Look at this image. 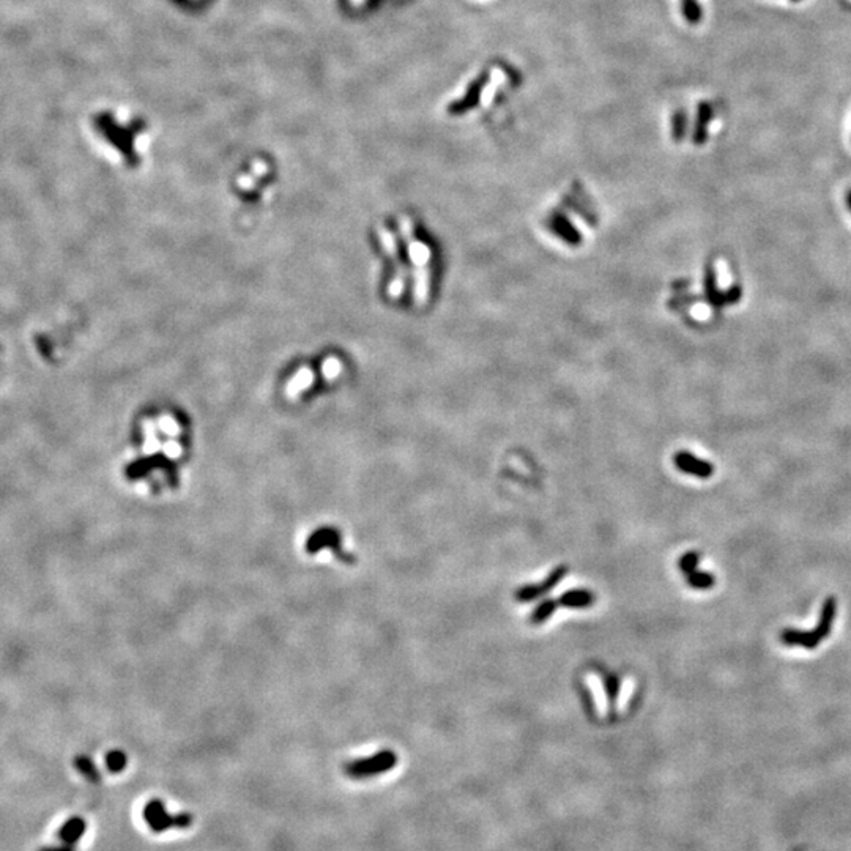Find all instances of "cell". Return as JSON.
<instances>
[{"instance_id":"1","label":"cell","mask_w":851,"mask_h":851,"mask_svg":"<svg viewBox=\"0 0 851 851\" xmlns=\"http://www.w3.org/2000/svg\"><path fill=\"white\" fill-rule=\"evenodd\" d=\"M142 817H144L145 823L149 825L150 829L156 832V834H161V832L168 829H174V827L185 829V827L193 825V815L169 813L165 811V806L161 800H152L147 804L144 807V812H142Z\"/></svg>"},{"instance_id":"2","label":"cell","mask_w":851,"mask_h":851,"mask_svg":"<svg viewBox=\"0 0 851 851\" xmlns=\"http://www.w3.org/2000/svg\"><path fill=\"white\" fill-rule=\"evenodd\" d=\"M396 763H398V759H396L394 752H391V750H383V752L372 755L369 759L350 761V763L344 766V772L352 779L374 777L378 776V774L389 771Z\"/></svg>"},{"instance_id":"3","label":"cell","mask_w":851,"mask_h":851,"mask_svg":"<svg viewBox=\"0 0 851 851\" xmlns=\"http://www.w3.org/2000/svg\"><path fill=\"white\" fill-rule=\"evenodd\" d=\"M487 81H489V74L487 73H483V74L478 76V79L473 81L471 84L469 86V88H467L465 97L462 99H457L456 103H453L451 106H449V112H451V114H454V115H459V114H464V112L470 111L473 108H476V104L480 103L483 88H484V86L487 84Z\"/></svg>"},{"instance_id":"4","label":"cell","mask_w":851,"mask_h":851,"mask_svg":"<svg viewBox=\"0 0 851 851\" xmlns=\"http://www.w3.org/2000/svg\"><path fill=\"white\" fill-rule=\"evenodd\" d=\"M566 572H567V567L566 566H560V567H557V569L552 572L551 577L546 578V582H544V583H541V585H527V587L520 588L517 591V594H516L517 601L528 602V601H533L536 598H540V596H542L544 593H549V591H551L552 588L557 587L561 578L566 576Z\"/></svg>"},{"instance_id":"5","label":"cell","mask_w":851,"mask_h":851,"mask_svg":"<svg viewBox=\"0 0 851 851\" xmlns=\"http://www.w3.org/2000/svg\"><path fill=\"white\" fill-rule=\"evenodd\" d=\"M675 464L681 471L703 478V480H705V478H709L714 473V467L711 464L706 462V460L697 459L695 456H692V454L686 453V451L676 454Z\"/></svg>"},{"instance_id":"6","label":"cell","mask_w":851,"mask_h":851,"mask_svg":"<svg viewBox=\"0 0 851 851\" xmlns=\"http://www.w3.org/2000/svg\"><path fill=\"white\" fill-rule=\"evenodd\" d=\"M782 642L788 647H802L813 649L818 647V643L823 640V637L818 634L817 629L812 631H797V629H784Z\"/></svg>"},{"instance_id":"7","label":"cell","mask_w":851,"mask_h":851,"mask_svg":"<svg viewBox=\"0 0 851 851\" xmlns=\"http://www.w3.org/2000/svg\"><path fill=\"white\" fill-rule=\"evenodd\" d=\"M714 112L713 108L709 103H700L697 106V117H695V127H694V144L695 145H703L706 142L708 138V125L709 122L713 120Z\"/></svg>"},{"instance_id":"8","label":"cell","mask_w":851,"mask_h":851,"mask_svg":"<svg viewBox=\"0 0 851 851\" xmlns=\"http://www.w3.org/2000/svg\"><path fill=\"white\" fill-rule=\"evenodd\" d=\"M327 547H333L334 551L338 552V555H341L339 536L334 530H331V528L318 530L309 537V540H307V551L312 553H316L317 551H321V549H327Z\"/></svg>"},{"instance_id":"9","label":"cell","mask_w":851,"mask_h":851,"mask_svg":"<svg viewBox=\"0 0 851 851\" xmlns=\"http://www.w3.org/2000/svg\"><path fill=\"white\" fill-rule=\"evenodd\" d=\"M594 602V596L588 590H569L560 596L558 604L566 608H587Z\"/></svg>"},{"instance_id":"10","label":"cell","mask_w":851,"mask_h":851,"mask_svg":"<svg viewBox=\"0 0 851 851\" xmlns=\"http://www.w3.org/2000/svg\"><path fill=\"white\" fill-rule=\"evenodd\" d=\"M86 829H87L86 820L81 817H73L60 827V831H58V837H60V841L63 843L74 845L82 836H84Z\"/></svg>"},{"instance_id":"11","label":"cell","mask_w":851,"mask_h":851,"mask_svg":"<svg viewBox=\"0 0 851 851\" xmlns=\"http://www.w3.org/2000/svg\"><path fill=\"white\" fill-rule=\"evenodd\" d=\"M836 610H837V602L834 598H827L823 602V607H821V615H820V622L817 624L818 634L826 638L829 635L831 632V626L834 623V617H836Z\"/></svg>"},{"instance_id":"12","label":"cell","mask_w":851,"mask_h":851,"mask_svg":"<svg viewBox=\"0 0 851 851\" xmlns=\"http://www.w3.org/2000/svg\"><path fill=\"white\" fill-rule=\"evenodd\" d=\"M706 295L709 303L713 306H722L725 305V295L719 292L718 289V282H716V273H714L713 267H708L706 270Z\"/></svg>"},{"instance_id":"13","label":"cell","mask_w":851,"mask_h":851,"mask_svg":"<svg viewBox=\"0 0 851 851\" xmlns=\"http://www.w3.org/2000/svg\"><path fill=\"white\" fill-rule=\"evenodd\" d=\"M74 765L76 768H78V771L82 774V776L87 777L90 782L93 784L99 782V779H102V776H99V771L97 770V766L93 765V761L88 759V756L79 755L78 759H76Z\"/></svg>"},{"instance_id":"14","label":"cell","mask_w":851,"mask_h":851,"mask_svg":"<svg viewBox=\"0 0 851 851\" xmlns=\"http://www.w3.org/2000/svg\"><path fill=\"white\" fill-rule=\"evenodd\" d=\"M672 133L673 139L683 140L686 133H688V114L684 109H678L673 112L672 117Z\"/></svg>"},{"instance_id":"15","label":"cell","mask_w":851,"mask_h":851,"mask_svg":"<svg viewBox=\"0 0 851 851\" xmlns=\"http://www.w3.org/2000/svg\"><path fill=\"white\" fill-rule=\"evenodd\" d=\"M686 581H688V583L692 588L706 590V588H711L714 585V576L708 574V572L695 569L692 572H689V574H686Z\"/></svg>"},{"instance_id":"16","label":"cell","mask_w":851,"mask_h":851,"mask_svg":"<svg viewBox=\"0 0 851 851\" xmlns=\"http://www.w3.org/2000/svg\"><path fill=\"white\" fill-rule=\"evenodd\" d=\"M555 608H557V601H542L540 606H537L533 613H531V623L533 624H541L544 622H547L549 618L552 617Z\"/></svg>"},{"instance_id":"17","label":"cell","mask_w":851,"mask_h":851,"mask_svg":"<svg viewBox=\"0 0 851 851\" xmlns=\"http://www.w3.org/2000/svg\"><path fill=\"white\" fill-rule=\"evenodd\" d=\"M683 15L690 24H699L703 19V8L697 0H681Z\"/></svg>"},{"instance_id":"18","label":"cell","mask_w":851,"mask_h":851,"mask_svg":"<svg viewBox=\"0 0 851 851\" xmlns=\"http://www.w3.org/2000/svg\"><path fill=\"white\" fill-rule=\"evenodd\" d=\"M106 766L109 768L111 772H120L127 766V755L120 750H112L106 755Z\"/></svg>"},{"instance_id":"19","label":"cell","mask_w":851,"mask_h":851,"mask_svg":"<svg viewBox=\"0 0 851 851\" xmlns=\"http://www.w3.org/2000/svg\"><path fill=\"white\" fill-rule=\"evenodd\" d=\"M700 561V555L697 552H688L684 553L681 560H679V569H681L684 574H689V572H692L697 569V566H699Z\"/></svg>"},{"instance_id":"20","label":"cell","mask_w":851,"mask_h":851,"mask_svg":"<svg viewBox=\"0 0 851 851\" xmlns=\"http://www.w3.org/2000/svg\"><path fill=\"white\" fill-rule=\"evenodd\" d=\"M724 295H725V305H735L743 297V289L741 286L735 284V286H731Z\"/></svg>"},{"instance_id":"21","label":"cell","mask_w":851,"mask_h":851,"mask_svg":"<svg viewBox=\"0 0 851 851\" xmlns=\"http://www.w3.org/2000/svg\"><path fill=\"white\" fill-rule=\"evenodd\" d=\"M606 688H607L608 699H610V700H615V697H617V692H618V679H617V676H615V675L607 676V679H606Z\"/></svg>"},{"instance_id":"22","label":"cell","mask_w":851,"mask_h":851,"mask_svg":"<svg viewBox=\"0 0 851 851\" xmlns=\"http://www.w3.org/2000/svg\"><path fill=\"white\" fill-rule=\"evenodd\" d=\"M40 851H76V848H74V845L63 843V845H58V847H44Z\"/></svg>"},{"instance_id":"23","label":"cell","mask_w":851,"mask_h":851,"mask_svg":"<svg viewBox=\"0 0 851 851\" xmlns=\"http://www.w3.org/2000/svg\"><path fill=\"white\" fill-rule=\"evenodd\" d=\"M791 2H801V0H791Z\"/></svg>"}]
</instances>
